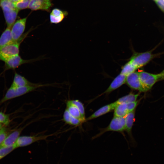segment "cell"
<instances>
[{"label": "cell", "instance_id": "1", "mask_svg": "<svg viewBox=\"0 0 164 164\" xmlns=\"http://www.w3.org/2000/svg\"><path fill=\"white\" fill-rule=\"evenodd\" d=\"M0 6L3 12L7 27L11 28L15 23L19 10L15 8L14 3L10 0H1Z\"/></svg>", "mask_w": 164, "mask_h": 164}, {"label": "cell", "instance_id": "2", "mask_svg": "<svg viewBox=\"0 0 164 164\" xmlns=\"http://www.w3.org/2000/svg\"><path fill=\"white\" fill-rule=\"evenodd\" d=\"M28 34H25L18 40L13 41L0 49V60L5 62L11 57L19 54L20 45Z\"/></svg>", "mask_w": 164, "mask_h": 164}, {"label": "cell", "instance_id": "3", "mask_svg": "<svg viewBox=\"0 0 164 164\" xmlns=\"http://www.w3.org/2000/svg\"><path fill=\"white\" fill-rule=\"evenodd\" d=\"M44 86L45 85L38 84L21 87L11 86L7 91L4 97L0 101V105L8 100L23 95Z\"/></svg>", "mask_w": 164, "mask_h": 164}, {"label": "cell", "instance_id": "4", "mask_svg": "<svg viewBox=\"0 0 164 164\" xmlns=\"http://www.w3.org/2000/svg\"><path fill=\"white\" fill-rule=\"evenodd\" d=\"M151 51L135 53L129 61L137 69L145 65L155 57Z\"/></svg>", "mask_w": 164, "mask_h": 164}, {"label": "cell", "instance_id": "5", "mask_svg": "<svg viewBox=\"0 0 164 164\" xmlns=\"http://www.w3.org/2000/svg\"><path fill=\"white\" fill-rule=\"evenodd\" d=\"M140 80L145 91L149 90L159 79L162 78L159 73L154 74L143 71L138 72Z\"/></svg>", "mask_w": 164, "mask_h": 164}, {"label": "cell", "instance_id": "6", "mask_svg": "<svg viewBox=\"0 0 164 164\" xmlns=\"http://www.w3.org/2000/svg\"><path fill=\"white\" fill-rule=\"evenodd\" d=\"M52 135H53L40 136H19L14 144V145L16 148L27 146L35 142L46 139L48 137Z\"/></svg>", "mask_w": 164, "mask_h": 164}, {"label": "cell", "instance_id": "7", "mask_svg": "<svg viewBox=\"0 0 164 164\" xmlns=\"http://www.w3.org/2000/svg\"><path fill=\"white\" fill-rule=\"evenodd\" d=\"M125 130V117L114 116L108 126L100 134L110 131L122 132Z\"/></svg>", "mask_w": 164, "mask_h": 164}, {"label": "cell", "instance_id": "8", "mask_svg": "<svg viewBox=\"0 0 164 164\" xmlns=\"http://www.w3.org/2000/svg\"><path fill=\"white\" fill-rule=\"evenodd\" d=\"M27 17L17 20L11 29V33L13 41H17L23 35L25 29Z\"/></svg>", "mask_w": 164, "mask_h": 164}, {"label": "cell", "instance_id": "9", "mask_svg": "<svg viewBox=\"0 0 164 164\" xmlns=\"http://www.w3.org/2000/svg\"><path fill=\"white\" fill-rule=\"evenodd\" d=\"M33 61V60H24L19 54H17L11 57L4 62L5 69L6 70L14 69L23 64L29 63Z\"/></svg>", "mask_w": 164, "mask_h": 164}, {"label": "cell", "instance_id": "10", "mask_svg": "<svg viewBox=\"0 0 164 164\" xmlns=\"http://www.w3.org/2000/svg\"><path fill=\"white\" fill-rule=\"evenodd\" d=\"M126 83L131 88L141 92H145L140 80L138 72L135 71L126 76Z\"/></svg>", "mask_w": 164, "mask_h": 164}, {"label": "cell", "instance_id": "11", "mask_svg": "<svg viewBox=\"0 0 164 164\" xmlns=\"http://www.w3.org/2000/svg\"><path fill=\"white\" fill-rule=\"evenodd\" d=\"M52 5L51 0H31L28 8L32 10L47 11Z\"/></svg>", "mask_w": 164, "mask_h": 164}, {"label": "cell", "instance_id": "12", "mask_svg": "<svg viewBox=\"0 0 164 164\" xmlns=\"http://www.w3.org/2000/svg\"><path fill=\"white\" fill-rule=\"evenodd\" d=\"M126 76L120 73L113 80L103 94L108 93L116 89L126 83Z\"/></svg>", "mask_w": 164, "mask_h": 164}, {"label": "cell", "instance_id": "13", "mask_svg": "<svg viewBox=\"0 0 164 164\" xmlns=\"http://www.w3.org/2000/svg\"><path fill=\"white\" fill-rule=\"evenodd\" d=\"M22 129L20 128L16 130L8 135L0 145V148L14 145L19 137Z\"/></svg>", "mask_w": 164, "mask_h": 164}, {"label": "cell", "instance_id": "14", "mask_svg": "<svg viewBox=\"0 0 164 164\" xmlns=\"http://www.w3.org/2000/svg\"><path fill=\"white\" fill-rule=\"evenodd\" d=\"M117 105L115 101L105 105L98 109L91 115L86 119V121L91 120L105 114L114 110Z\"/></svg>", "mask_w": 164, "mask_h": 164}, {"label": "cell", "instance_id": "15", "mask_svg": "<svg viewBox=\"0 0 164 164\" xmlns=\"http://www.w3.org/2000/svg\"><path fill=\"white\" fill-rule=\"evenodd\" d=\"M38 84L30 82L25 77L15 72L13 81L11 86L13 87H21L35 86Z\"/></svg>", "mask_w": 164, "mask_h": 164}, {"label": "cell", "instance_id": "16", "mask_svg": "<svg viewBox=\"0 0 164 164\" xmlns=\"http://www.w3.org/2000/svg\"><path fill=\"white\" fill-rule=\"evenodd\" d=\"M65 15V13L61 10L54 9L52 10L50 15V22L52 23H58L63 20Z\"/></svg>", "mask_w": 164, "mask_h": 164}, {"label": "cell", "instance_id": "17", "mask_svg": "<svg viewBox=\"0 0 164 164\" xmlns=\"http://www.w3.org/2000/svg\"><path fill=\"white\" fill-rule=\"evenodd\" d=\"M11 28L7 27L1 36L0 49L13 41L11 35Z\"/></svg>", "mask_w": 164, "mask_h": 164}, {"label": "cell", "instance_id": "18", "mask_svg": "<svg viewBox=\"0 0 164 164\" xmlns=\"http://www.w3.org/2000/svg\"><path fill=\"white\" fill-rule=\"evenodd\" d=\"M66 109L73 116L80 120L82 122L84 121L79 109L76 106L71 103L69 100L66 102Z\"/></svg>", "mask_w": 164, "mask_h": 164}, {"label": "cell", "instance_id": "19", "mask_svg": "<svg viewBox=\"0 0 164 164\" xmlns=\"http://www.w3.org/2000/svg\"><path fill=\"white\" fill-rule=\"evenodd\" d=\"M63 120L66 124L73 126L78 125L82 122L71 115L66 109L63 114Z\"/></svg>", "mask_w": 164, "mask_h": 164}, {"label": "cell", "instance_id": "20", "mask_svg": "<svg viewBox=\"0 0 164 164\" xmlns=\"http://www.w3.org/2000/svg\"><path fill=\"white\" fill-rule=\"evenodd\" d=\"M114 116L125 117L128 113L127 104L123 103L118 104L114 109Z\"/></svg>", "mask_w": 164, "mask_h": 164}, {"label": "cell", "instance_id": "21", "mask_svg": "<svg viewBox=\"0 0 164 164\" xmlns=\"http://www.w3.org/2000/svg\"><path fill=\"white\" fill-rule=\"evenodd\" d=\"M135 110L128 113L125 116L126 130L130 133L135 121Z\"/></svg>", "mask_w": 164, "mask_h": 164}, {"label": "cell", "instance_id": "22", "mask_svg": "<svg viewBox=\"0 0 164 164\" xmlns=\"http://www.w3.org/2000/svg\"><path fill=\"white\" fill-rule=\"evenodd\" d=\"M139 94H134L130 93L118 99L115 101L117 105L123 103H127L135 101L139 96Z\"/></svg>", "mask_w": 164, "mask_h": 164}, {"label": "cell", "instance_id": "23", "mask_svg": "<svg viewBox=\"0 0 164 164\" xmlns=\"http://www.w3.org/2000/svg\"><path fill=\"white\" fill-rule=\"evenodd\" d=\"M136 69V67L128 61L122 67L120 73L127 76L135 72Z\"/></svg>", "mask_w": 164, "mask_h": 164}, {"label": "cell", "instance_id": "24", "mask_svg": "<svg viewBox=\"0 0 164 164\" xmlns=\"http://www.w3.org/2000/svg\"><path fill=\"white\" fill-rule=\"evenodd\" d=\"M69 101L71 103L77 107L79 110L83 119L84 121L86 120L85 110L83 104L77 100Z\"/></svg>", "mask_w": 164, "mask_h": 164}, {"label": "cell", "instance_id": "25", "mask_svg": "<svg viewBox=\"0 0 164 164\" xmlns=\"http://www.w3.org/2000/svg\"><path fill=\"white\" fill-rule=\"evenodd\" d=\"M15 149L14 144L10 146L0 148V160Z\"/></svg>", "mask_w": 164, "mask_h": 164}, {"label": "cell", "instance_id": "26", "mask_svg": "<svg viewBox=\"0 0 164 164\" xmlns=\"http://www.w3.org/2000/svg\"><path fill=\"white\" fill-rule=\"evenodd\" d=\"M31 0H22L20 2L14 3L16 8L22 10L28 8Z\"/></svg>", "mask_w": 164, "mask_h": 164}, {"label": "cell", "instance_id": "27", "mask_svg": "<svg viewBox=\"0 0 164 164\" xmlns=\"http://www.w3.org/2000/svg\"><path fill=\"white\" fill-rule=\"evenodd\" d=\"M10 122V120L9 115L0 112V123L7 126L9 125Z\"/></svg>", "mask_w": 164, "mask_h": 164}, {"label": "cell", "instance_id": "28", "mask_svg": "<svg viewBox=\"0 0 164 164\" xmlns=\"http://www.w3.org/2000/svg\"><path fill=\"white\" fill-rule=\"evenodd\" d=\"M138 103V101H136L126 103L128 113L135 110L137 105Z\"/></svg>", "mask_w": 164, "mask_h": 164}, {"label": "cell", "instance_id": "29", "mask_svg": "<svg viewBox=\"0 0 164 164\" xmlns=\"http://www.w3.org/2000/svg\"><path fill=\"white\" fill-rule=\"evenodd\" d=\"M8 135V134L6 132L5 128H4L3 130L0 133V145L3 142Z\"/></svg>", "mask_w": 164, "mask_h": 164}, {"label": "cell", "instance_id": "30", "mask_svg": "<svg viewBox=\"0 0 164 164\" xmlns=\"http://www.w3.org/2000/svg\"><path fill=\"white\" fill-rule=\"evenodd\" d=\"M155 2L159 8L164 12V0H158Z\"/></svg>", "mask_w": 164, "mask_h": 164}, {"label": "cell", "instance_id": "31", "mask_svg": "<svg viewBox=\"0 0 164 164\" xmlns=\"http://www.w3.org/2000/svg\"><path fill=\"white\" fill-rule=\"evenodd\" d=\"M22 0H10L12 2L14 3H16L18 2H20Z\"/></svg>", "mask_w": 164, "mask_h": 164}, {"label": "cell", "instance_id": "32", "mask_svg": "<svg viewBox=\"0 0 164 164\" xmlns=\"http://www.w3.org/2000/svg\"><path fill=\"white\" fill-rule=\"evenodd\" d=\"M161 76L162 77H164V70L160 73H159Z\"/></svg>", "mask_w": 164, "mask_h": 164}, {"label": "cell", "instance_id": "33", "mask_svg": "<svg viewBox=\"0 0 164 164\" xmlns=\"http://www.w3.org/2000/svg\"><path fill=\"white\" fill-rule=\"evenodd\" d=\"M2 125L0 123V130L2 128Z\"/></svg>", "mask_w": 164, "mask_h": 164}, {"label": "cell", "instance_id": "34", "mask_svg": "<svg viewBox=\"0 0 164 164\" xmlns=\"http://www.w3.org/2000/svg\"><path fill=\"white\" fill-rule=\"evenodd\" d=\"M2 128L0 130V133L2 132V131L3 130V128Z\"/></svg>", "mask_w": 164, "mask_h": 164}, {"label": "cell", "instance_id": "35", "mask_svg": "<svg viewBox=\"0 0 164 164\" xmlns=\"http://www.w3.org/2000/svg\"><path fill=\"white\" fill-rule=\"evenodd\" d=\"M154 0V1H155V2H156V1H158V0Z\"/></svg>", "mask_w": 164, "mask_h": 164}]
</instances>
